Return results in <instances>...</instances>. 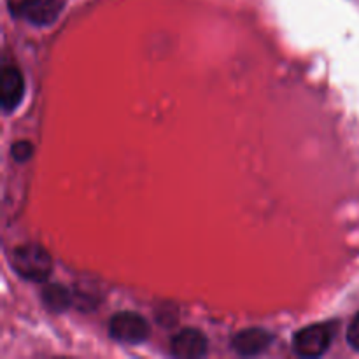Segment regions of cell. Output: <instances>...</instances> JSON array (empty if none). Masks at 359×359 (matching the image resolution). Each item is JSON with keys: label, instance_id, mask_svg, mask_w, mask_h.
<instances>
[{"label": "cell", "instance_id": "obj_1", "mask_svg": "<svg viewBox=\"0 0 359 359\" xmlns=\"http://www.w3.org/2000/svg\"><path fill=\"white\" fill-rule=\"evenodd\" d=\"M11 263L18 276L32 283H42L53 272V259L49 252L35 244L20 245L14 249Z\"/></svg>", "mask_w": 359, "mask_h": 359}, {"label": "cell", "instance_id": "obj_2", "mask_svg": "<svg viewBox=\"0 0 359 359\" xmlns=\"http://www.w3.org/2000/svg\"><path fill=\"white\" fill-rule=\"evenodd\" d=\"M333 340V326L328 323H316L305 326L294 335L293 349L302 358H319L330 349Z\"/></svg>", "mask_w": 359, "mask_h": 359}, {"label": "cell", "instance_id": "obj_3", "mask_svg": "<svg viewBox=\"0 0 359 359\" xmlns=\"http://www.w3.org/2000/svg\"><path fill=\"white\" fill-rule=\"evenodd\" d=\"M149 333V323L137 312H118L116 316H112L111 323H109V335L116 342L128 344V346L144 342Z\"/></svg>", "mask_w": 359, "mask_h": 359}, {"label": "cell", "instance_id": "obj_4", "mask_svg": "<svg viewBox=\"0 0 359 359\" xmlns=\"http://www.w3.org/2000/svg\"><path fill=\"white\" fill-rule=\"evenodd\" d=\"M67 0H9L13 14L25 18L32 25L46 27L58 20Z\"/></svg>", "mask_w": 359, "mask_h": 359}, {"label": "cell", "instance_id": "obj_5", "mask_svg": "<svg viewBox=\"0 0 359 359\" xmlns=\"http://www.w3.org/2000/svg\"><path fill=\"white\" fill-rule=\"evenodd\" d=\"M170 349L175 358L196 359L205 356L207 351H209V342L200 330L186 328L172 337Z\"/></svg>", "mask_w": 359, "mask_h": 359}, {"label": "cell", "instance_id": "obj_6", "mask_svg": "<svg viewBox=\"0 0 359 359\" xmlns=\"http://www.w3.org/2000/svg\"><path fill=\"white\" fill-rule=\"evenodd\" d=\"M25 97L23 74L13 65H6L0 74V105L4 112H13Z\"/></svg>", "mask_w": 359, "mask_h": 359}, {"label": "cell", "instance_id": "obj_7", "mask_svg": "<svg viewBox=\"0 0 359 359\" xmlns=\"http://www.w3.org/2000/svg\"><path fill=\"white\" fill-rule=\"evenodd\" d=\"M273 337L270 332L263 328H248L238 332L231 339V349L241 356H256V354L265 353L272 344Z\"/></svg>", "mask_w": 359, "mask_h": 359}, {"label": "cell", "instance_id": "obj_8", "mask_svg": "<svg viewBox=\"0 0 359 359\" xmlns=\"http://www.w3.org/2000/svg\"><path fill=\"white\" fill-rule=\"evenodd\" d=\"M44 302L53 311H65L72 305L70 293L63 286H49L44 293Z\"/></svg>", "mask_w": 359, "mask_h": 359}, {"label": "cell", "instance_id": "obj_9", "mask_svg": "<svg viewBox=\"0 0 359 359\" xmlns=\"http://www.w3.org/2000/svg\"><path fill=\"white\" fill-rule=\"evenodd\" d=\"M32 154H34V146H32L28 140H20V142L13 144V147H11V156H13L18 163L28 161L32 158Z\"/></svg>", "mask_w": 359, "mask_h": 359}, {"label": "cell", "instance_id": "obj_10", "mask_svg": "<svg viewBox=\"0 0 359 359\" xmlns=\"http://www.w3.org/2000/svg\"><path fill=\"white\" fill-rule=\"evenodd\" d=\"M347 344L354 351H359V312L354 316L353 323H351L349 330H347Z\"/></svg>", "mask_w": 359, "mask_h": 359}]
</instances>
